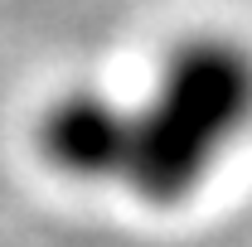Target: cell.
I'll list each match as a JSON object with an SVG mask.
<instances>
[{"instance_id":"1","label":"cell","mask_w":252,"mask_h":247,"mask_svg":"<svg viewBox=\"0 0 252 247\" xmlns=\"http://www.w3.org/2000/svg\"><path fill=\"white\" fill-rule=\"evenodd\" d=\"M126 107L122 185L151 204L189 199L252 131V54L199 34L160 63L156 88Z\"/></svg>"},{"instance_id":"2","label":"cell","mask_w":252,"mask_h":247,"mask_svg":"<svg viewBox=\"0 0 252 247\" xmlns=\"http://www.w3.org/2000/svg\"><path fill=\"white\" fill-rule=\"evenodd\" d=\"M39 146L73 180H122L126 107L97 88H68L39 117Z\"/></svg>"}]
</instances>
